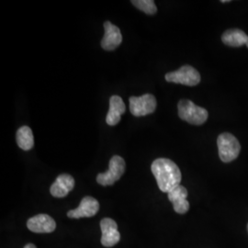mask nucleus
<instances>
[{"label": "nucleus", "mask_w": 248, "mask_h": 248, "mask_svg": "<svg viewBox=\"0 0 248 248\" xmlns=\"http://www.w3.org/2000/svg\"><path fill=\"white\" fill-rule=\"evenodd\" d=\"M125 161L119 155L111 157L108 164V170L105 173H100L97 177V182L101 186H110L123 177L125 171Z\"/></svg>", "instance_id": "obj_4"}, {"label": "nucleus", "mask_w": 248, "mask_h": 248, "mask_svg": "<svg viewBox=\"0 0 248 248\" xmlns=\"http://www.w3.org/2000/svg\"><path fill=\"white\" fill-rule=\"evenodd\" d=\"M219 155L222 162L230 163L239 155L241 145L238 140L231 133H223L217 139Z\"/></svg>", "instance_id": "obj_3"}, {"label": "nucleus", "mask_w": 248, "mask_h": 248, "mask_svg": "<svg viewBox=\"0 0 248 248\" xmlns=\"http://www.w3.org/2000/svg\"><path fill=\"white\" fill-rule=\"evenodd\" d=\"M178 116L181 120L193 125H202L207 119L209 113L202 108L197 106L192 101L188 99H181L177 105Z\"/></svg>", "instance_id": "obj_2"}, {"label": "nucleus", "mask_w": 248, "mask_h": 248, "mask_svg": "<svg viewBox=\"0 0 248 248\" xmlns=\"http://www.w3.org/2000/svg\"><path fill=\"white\" fill-rule=\"evenodd\" d=\"M100 229L102 232L101 244L105 248L114 247L121 240V234L118 231L117 222L110 218H104L100 222Z\"/></svg>", "instance_id": "obj_7"}, {"label": "nucleus", "mask_w": 248, "mask_h": 248, "mask_svg": "<svg viewBox=\"0 0 248 248\" xmlns=\"http://www.w3.org/2000/svg\"></svg>", "instance_id": "obj_20"}, {"label": "nucleus", "mask_w": 248, "mask_h": 248, "mask_svg": "<svg viewBox=\"0 0 248 248\" xmlns=\"http://www.w3.org/2000/svg\"><path fill=\"white\" fill-rule=\"evenodd\" d=\"M156 99L152 94H144L141 97L130 98V110L135 117H142L153 113L156 108Z\"/></svg>", "instance_id": "obj_6"}, {"label": "nucleus", "mask_w": 248, "mask_h": 248, "mask_svg": "<svg viewBox=\"0 0 248 248\" xmlns=\"http://www.w3.org/2000/svg\"><path fill=\"white\" fill-rule=\"evenodd\" d=\"M131 3L137 9L148 15H154L157 11V8L154 0H132Z\"/></svg>", "instance_id": "obj_16"}, {"label": "nucleus", "mask_w": 248, "mask_h": 248, "mask_svg": "<svg viewBox=\"0 0 248 248\" xmlns=\"http://www.w3.org/2000/svg\"><path fill=\"white\" fill-rule=\"evenodd\" d=\"M126 110L123 98L119 96H112L109 98V109L107 114V124L109 126H115L120 123L121 117Z\"/></svg>", "instance_id": "obj_13"}, {"label": "nucleus", "mask_w": 248, "mask_h": 248, "mask_svg": "<svg viewBox=\"0 0 248 248\" xmlns=\"http://www.w3.org/2000/svg\"><path fill=\"white\" fill-rule=\"evenodd\" d=\"M24 248H36V247L33 244H28L24 247Z\"/></svg>", "instance_id": "obj_17"}, {"label": "nucleus", "mask_w": 248, "mask_h": 248, "mask_svg": "<svg viewBox=\"0 0 248 248\" xmlns=\"http://www.w3.org/2000/svg\"><path fill=\"white\" fill-rule=\"evenodd\" d=\"M247 45V46H248V43H247V45Z\"/></svg>", "instance_id": "obj_19"}, {"label": "nucleus", "mask_w": 248, "mask_h": 248, "mask_svg": "<svg viewBox=\"0 0 248 248\" xmlns=\"http://www.w3.org/2000/svg\"><path fill=\"white\" fill-rule=\"evenodd\" d=\"M151 169L161 191L169 193L173 188L180 185L182 175L177 164L172 160L168 158L155 160Z\"/></svg>", "instance_id": "obj_1"}, {"label": "nucleus", "mask_w": 248, "mask_h": 248, "mask_svg": "<svg viewBox=\"0 0 248 248\" xmlns=\"http://www.w3.org/2000/svg\"><path fill=\"white\" fill-rule=\"evenodd\" d=\"M75 186L74 177L68 174L58 176L50 188V192L54 198H64L68 195Z\"/></svg>", "instance_id": "obj_12"}, {"label": "nucleus", "mask_w": 248, "mask_h": 248, "mask_svg": "<svg viewBox=\"0 0 248 248\" xmlns=\"http://www.w3.org/2000/svg\"><path fill=\"white\" fill-rule=\"evenodd\" d=\"M222 43L230 47H240L247 45L248 36L243 31L238 29H232L226 31L222 36Z\"/></svg>", "instance_id": "obj_14"}, {"label": "nucleus", "mask_w": 248, "mask_h": 248, "mask_svg": "<svg viewBox=\"0 0 248 248\" xmlns=\"http://www.w3.org/2000/svg\"><path fill=\"white\" fill-rule=\"evenodd\" d=\"M221 2L222 3H228V2H230V0H222Z\"/></svg>", "instance_id": "obj_18"}, {"label": "nucleus", "mask_w": 248, "mask_h": 248, "mask_svg": "<svg viewBox=\"0 0 248 248\" xmlns=\"http://www.w3.org/2000/svg\"><path fill=\"white\" fill-rule=\"evenodd\" d=\"M27 227L36 233H50L56 229V222L47 214H39L28 220Z\"/></svg>", "instance_id": "obj_9"}, {"label": "nucleus", "mask_w": 248, "mask_h": 248, "mask_svg": "<svg viewBox=\"0 0 248 248\" xmlns=\"http://www.w3.org/2000/svg\"><path fill=\"white\" fill-rule=\"evenodd\" d=\"M105 34L101 41V47L105 51H114L123 42L121 30L110 21L104 22Z\"/></svg>", "instance_id": "obj_10"}, {"label": "nucleus", "mask_w": 248, "mask_h": 248, "mask_svg": "<svg viewBox=\"0 0 248 248\" xmlns=\"http://www.w3.org/2000/svg\"><path fill=\"white\" fill-rule=\"evenodd\" d=\"M99 203L98 201L92 197L87 196L82 199L80 205L75 210L67 213V216L72 219H80L92 217L98 213Z\"/></svg>", "instance_id": "obj_8"}, {"label": "nucleus", "mask_w": 248, "mask_h": 248, "mask_svg": "<svg viewBox=\"0 0 248 248\" xmlns=\"http://www.w3.org/2000/svg\"><path fill=\"white\" fill-rule=\"evenodd\" d=\"M16 140L18 147L22 150H31L34 146L33 133L28 126H22L18 129L16 133Z\"/></svg>", "instance_id": "obj_15"}, {"label": "nucleus", "mask_w": 248, "mask_h": 248, "mask_svg": "<svg viewBox=\"0 0 248 248\" xmlns=\"http://www.w3.org/2000/svg\"><path fill=\"white\" fill-rule=\"evenodd\" d=\"M165 78L171 83L194 87L201 82V75L194 67L190 65H184L177 71L168 73Z\"/></svg>", "instance_id": "obj_5"}, {"label": "nucleus", "mask_w": 248, "mask_h": 248, "mask_svg": "<svg viewBox=\"0 0 248 248\" xmlns=\"http://www.w3.org/2000/svg\"><path fill=\"white\" fill-rule=\"evenodd\" d=\"M169 200L173 204L174 210L177 213L184 214L189 210V202L186 200L187 190L185 186L178 185L169 191Z\"/></svg>", "instance_id": "obj_11"}]
</instances>
